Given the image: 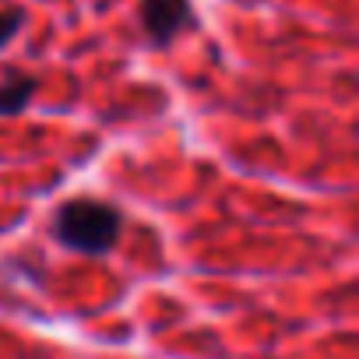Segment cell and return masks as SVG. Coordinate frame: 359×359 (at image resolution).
Returning a JSON list of instances; mask_svg holds the SVG:
<instances>
[{"instance_id": "cell-1", "label": "cell", "mask_w": 359, "mask_h": 359, "mask_svg": "<svg viewBox=\"0 0 359 359\" xmlns=\"http://www.w3.org/2000/svg\"><path fill=\"white\" fill-rule=\"evenodd\" d=\"M123 229V215L95 198H74L67 205H60L57 219H53V233L64 247L78 250V254H106Z\"/></svg>"}, {"instance_id": "cell-3", "label": "cell", "mask_w": 359, "mask_h": 359, "mask_svg": "<svg viewBox=\"0 0 359 359\" xmlns=\"http://www.w3.org/2000/svg\"><path fill=\"white\" fill-rule=\"evenodd\" d=\"M36 78H29V74H15V78H8L4 85H0V116H15V113H22L29 102H32V95H36Z\"/></svg>"}, {"instance_id": "cell-2", "label": "cell", "mask_w": 359, "mask_h": 359, "mask_svg": "<svg viewBox=\"0 0 359 359\" xmlns=\"http://www.w3.org/2000/svg\"><path fill=\"white\" fill-rule=\"evenodd\" d=\"M141 25L155 46H169L180 32L194 29L191 0H141Z\"/></svg>"}, {"instance_id": "cell-4", "label": "cell", "mask_w": 359, "mask_h": 359, "mask_svg": "<svg viewBox=\"0 0 359 359\" xmlns=\"http://www.w3.org/2000/svg\"><path fill=\"white\" fill-rule=\"evenodd\" d=\"M22 29V11L18 8H0V46H8Z\"/></svg>"}]
</instances>
